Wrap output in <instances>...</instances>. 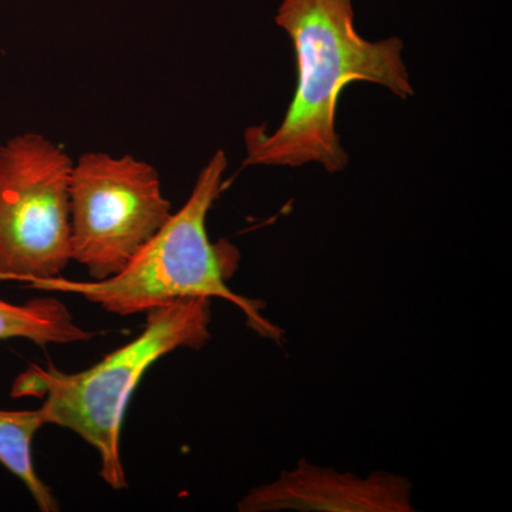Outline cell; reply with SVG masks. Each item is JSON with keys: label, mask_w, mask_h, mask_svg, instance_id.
Here are the masks:
<instances>
[{"label": "cell", "mask_w": 512, "mask_h": 512, "mask_svg": "<svg viewBox=\"0 0 512 512\" xmlns=\"http://www.w3.org/2000/svg\"><path fill=\"white\" fill-rule=\"evenodd\" d=\"M412 484L399 474L366 477L299 460L272 483L259 485L238 503L241 512H414Z\"/></svg>", "instance_id": "6"}, {"label": "cell", "mask_w": 512, "mask_h": 512, "mask_svg": "<svg viewBox=\"0 0 512 512\" xmlns=\"http://www.w3.org/2000/svg\"><path fill=\"white\" fill-rule=\"evenodd\" d=\"M227 165V156L218 150L202 168L183 208L171 214L119 274L90 282L56 276L30 284V288L76 293L121 316L147 312L178 299L221 298L238 306L259 335L281 342L282 330L262 316L264 303L238 295L227 285L238 268V249L227 241L214 244L208 237L207 215L220 197Z\"/></svg>", "instance_id": "2"}, {"label": "cell", "mask_w": 512, "mask_h": 512, "mask_svg": "<svg viewBox=\"0 0 512 512\" xmlns=\"http://www.w3.org/2000/svg\"><path fill=\"white\" fill-rule=\"evenodd\" d=\"M46 426L42 409H0V464L19 478L43 512L60 510L49 485L37 476L32 458V441L37 431Z\"/></svg>", "instance_id": "8"}, {"label": "cell", "mask_w": 512, "mask_h": 512, "mask_svg": "<svg viewBox=\"0 0 512 512\" xmlns=\"http://www.w3.org/2000/svg\"><path fill=\"white\" fill-rule=\"evenodd\" d=\"M73 164L42 134H20L0 146V279L35 284L72 261Z\"/></svg>", "instance_id": "4"}, {"label": "cell", "mask_w": 512, "mask_h": 512, "mask_svg": "<svg viewBox=\"0 0 512 512\" xmlns=\"http://www.w3.org/2000/svg\"><path fill=\"white\" fill-rule=\"evenodd\" d=\"M143 332L90 369L64 373L30 366L10 396L45 399L46 424L72 430L96 448L100 476L114 490L127 487L120 456L121 423L131 394L148 369L177 349L200 350L211 338V299L184 298L147 311Z\"/></svg>", "instance_id": "3"}, {"label": "cell", "mask_w": 512, "mask_h": 512, "mask_svg": "<svg viewBox=\"0 0 512 512\" xmlns=\"http://www.w3.org/2000/svg\"><path fill=\"white\" fill-rule=\"evenodd\" d=\"M276 23L295 49L298 86L274 133L245 130V165L301 167L340 173L349 156L336 133L339 97L350 83L377 84L399 99L414 96L399 37L370 42L357 33L352 0H284Z\"/></svg>", "instance_id": "1"}, {"label": "cell", "mask_w": 512, "mask_h": 512, "mask_svg": "<svg viewBox=\"0 0 512 512\" xmlns=\"http://www.w3.org/2000/svg\"><path fill=\"white\" fill-rule=\"evenodd\" d=\"M69 207L72 261L93 281L123 271L173 214L153 165L106 153L73 164Z\"/></svg>", "instance_id": "5"}, {"label": "cell", "mask_w": 512, "mask_h": 512, "mask_svg": "<svg viewBox=\"0 0 512 512\" xmlns=\"http://www.w3.org/2000/svg\"><path fill=\"white\" fill-rule=\"evenodd\" d=\"M93 336L77 325L59 299L37 298L20 305L0 299V340L26 339L43 348L52 343L86 342Z\"/></svg>", "instance_id": "7"}]
</instances>
